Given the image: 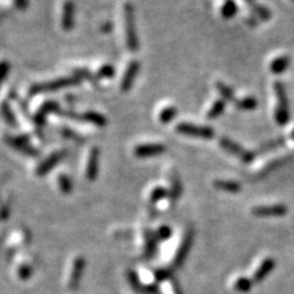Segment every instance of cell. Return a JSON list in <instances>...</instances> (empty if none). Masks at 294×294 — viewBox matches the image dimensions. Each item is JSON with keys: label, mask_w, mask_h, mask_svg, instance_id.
Masks as SVG:
<instances>
[{"label": "cell", "mask_w": 294, "mask_h": 294, "mask_svg": "<svg viewBox=\"0 0 294 294\" xmlns=\"http://www.w3.org/2000/svg\"><path fill=\"white\" fill-rule=\"evenodd\" d=\"M82 80L77 77L76 75L73 76H64L59 77V79L51 80V81L46 82H38V84H33L28 89V96H36V95L41 94H48V92H56L59 90L66 89L70 86H76V85L81 84Z\"/></svg>", "instance_id": "cell-1"}, {"label": "cell", "mask_w": 294, "mask_h": 294, "mask_svg": "<svg viewBox=\"0 0 294 294\" xmlns=\"http://www.w3.org/2000/svg\"><path fill=\"white\" fill-rule=\"evenodd\" d=\"M124 28H125V42L126 47L133 53H136L140 49V41H139L138 30L135 22V10L134 5L126 2L124 5Z\"/></svg>", "instance_id": "cell-2"}, {"label": "cell", "mask_w": 294, "mask_h": 294, "mask_svg": "<svg viewBox=\"0 0 294 294\" xmlns=\"http://www.w3.org/2000/svg\"><path fill=\"white\" fill-rule=\"evenodd\" d=\"M276 97H277V107L275 112V119L278 125H286L290 122L291 113H290V103H288L287 91L282 82L277 81L273 85Z\"/></svg>", "instance_id": "cell-3"}, {"label": "cell", "mask_w": 294, "mask_h": 294, "mask_svg": "<svg viewBox=\"0 0 294 294\" xmlns=\"http://www.w3.org/2000/svg\"><path fill=\"white\" fill-rule=\"evenodd\" d=\"M175 131L182 135L193 136V138L202 139V140H212L215 138V130L211 126L198 125V124L182 122L177 124Z\"/></svg>", "instance_id": "cell-4"}, {"label": "cell", "mask_w": 294, "mask_h": 294, "mask_svg": "<svg viewBox=\"0 0 294 294\" xmlns=\"http://www.w3.org/2000/svg\"><path fill=\"white\" fill-rule=\"evenodd\" d=\"M59 114L63 115L64 118H68V119L70 120H75V122L90 123V124H94V125L96 126H99V128H103V126H105L108 124L107 118H105L103 114H100V113L95 112V110H87V112L79 114V113L74 112V110L68 109V110H61Z\"/></svg>", "instance_id": "cell-5"}, {"label": "cell", "mask_w": 294, "mask_h": 294, "mask_svg": "<svg viewBox=\"0 0 294 294\" xmlns=\"http://www.w3.org/2000/svg\"><path fill=\"white\" fill-rule=\"evenodd\" d=\"M5 143L16 151L21 152L22 154H26V156L37 157L40 154V151L31 145L30 138L25 134H22V135H7L5 138Z\"/></svg>", "instance_id": "cell-6"}, {"label": "cell", "mask_w": 294, "mask_h": 294, "mask_svg": "<svg viewBox=\"0 0 294 294\" xmlns=\"http://www.w3.org/2000/svg\"><path fill=\"white\" fill-rule=\"evenodd\" d=\"M220 146L222 149H224V151L228 152V153L234 154V156L238 157V158L241 159L242 162H244V163H250V162L255 158L254 152L247 151V149H245L244 147H242L239 144H237L236 141L231 140V139L226 138V136L220 139Z\"/></svg>", "instance_id": "cell-7"}, {"label": "cell", "mask_w": 294, "mask_h": 294, "mask_svg": "<svg viewBox=\"0 0 294 294\" xmlns=\"http://www.w3.org/2000/svg\"><path fill=\"white\" fill-rule=\"evenodd\" d=\"M65 157V149H58V151L51 152L48 157H46V158L38 164L37 168H36V175H37V177H45L49 172L53 171V169L55 168L56 164L60 163Z\"/></svg>", "instance_id": "cell-8"}, {"label": "cell", "mask_w": 294, "mask_h": 294, "mask_svg": "<svg viewBox=\"0 0 294 294\" xmlns=\"http://www.w3.org/2000/svg\"><path fill=\"white\" fill-rule=\"evenodd\" d=\"M287 211L286 205L276 203V205L255 206L251 210V213L256 217H282L287 213Z\"/></svg>", "instance_id": "cell-9"}, {"label": "cell", "mask_w": 294, "mask_h": 294, "mask_svg": "<svg viewBox=\"0 0 294 294\" xmlns=\"http://www.w3.org/2000/svg\"><path fill=\"white\" fill-rule=\"evenodd\" d=\"M166 152V146L158 143L140 144L134 148V156L138 158H149V157L159 156Z\"/></svg>", "instance_id": "cell-10"}, {"label": "cell", "mask_w": 294, "mask_h": 294, "mask_svg": "<svg viewBox=\"0 0 294 294\" xmlns=\"http://www.w3.org/2000/svg\"><path fill=\"white\" fill-rule=\"evenodd\" d=\"M60 112L61 109L58 102H55V100H47V102L43 103L40 107V109L36 112L35 117H33V122L37 125V128H43L46 124V120H47L48 114H51V113L59 114Z\"/></svg>", "instance_id": "cell-11"}, {"label": "cell", "mask_w": 294, "mask_h": 294, "mask_svg": "<svg viewBox=\"0 0 294 294\" xmlns=\"http://www.w3.org/2000/svg\"><path fill=\"white\" fill-rule=\"evenodd\" d=\"M140 61L136 60V59H134V60H131L130 63L128 64V66H126L125 69V73L123 75L122 82H120V90H122V92L130 91L134 82H135L136 76H138L139 71H140Z\"/></svg>", "instance_id": "cell-12"}, {"label": "cell", "mask_w": 294, "mask_h": 294, "mask_svg": "<svg viewBox=\"0 0 294 294\" xmlns=\"http://www.w3.org/2000/svg\"><path fill=\"white\" fill-rule=\"evenodd\" d=\"M99 156L100 151L97 146H94L89 152L86 166V178L90 182H95L99 173Z\"/></svg>", "instance_id": "cell-13"}, {"label": "cell", "mask_w": 294, "mask_h": 294, "mask_svg": "<svg viewBox=\"0 0 294 294\" xmlns=\"http://www.w3.org/2000/svg\"><path fill=\"white\" fill-rule=\"evenodd\" d=\"M193 238H194V236H193V231H188L187 233H185L184 238H183L179 247H178L177 252H175L174 261H173L174 267H180L183 265L185 257L188 256V252H189L190 247H192Z\"/></svg>", "instance_id": "cell-14"}, {"label": "cell", "mask_w": 294, "mask_h": 294, "mask_svg": "<svg viewBox=\"0 0 294 294\" xmlns=\"http://www.w3.org/2000/svg\"><path fill=\"white\" fill-rule=\"evenodd\" d=\"M85 269V259L82 256H76L75 257L73 266H71L70 270V276H69V282L68 287L70 290H76L79 287V283L81 281L82 272H84Z\"/></svg>", "instance_id": "cell-15"}, {"label": "cell", "mask_w": 294, "mask_h": 294, "mask_svg": "<svg viewBox=\"0 0 294 294\" xmlns=\"http://www.w3.org/2000/svg\"><path fill=\"white\" fill-rule=\"evenodd\" d=\"M75 22V4L73 0H65L61 12V27L65 32H70Z\"/></svg>", "instance_id": "cell-16"}, {"label": "cell", "mask_w": 294, "mask_h": 294, "mask_svg": "<svg viewBox=\"0 0 294 294\" xmlns=\"http://www.w3.org/2000/svg\"><path fill=\"white\" fill-rule=\"evenodd\" d=\"M276 266V262L275 260L272 259V257H266V259H264L261 261V264L257 266V269L254 271V275H252V281L254 282H261L262 280H265V278L269 276V273L275 269Z\"/></svg>", "instance_id": "cell-17"}, {"label": "cell", "mask_w": 294, "mask_h": 294, "mask_svg": "<svg viewBox=\"0 0 294 294\" xmlns=\"http://www.w3.org/2000/svg\"><path fill=\"white\" fill-rule=\"evenodd\" d=\"M216 189L221 190V192L229 193V194H237L242 190L241 183L236 182V180H226V179H217L213 182Z\"/></svg>", "instance_id": "cell-18"}, {"label": "cell", "mask_w": 294, "mask_h": 294, "mask_svg": "<svg viewBox=\"0 0 294 294\" xmlns=\"http://www.w3.org/2000/svg\"><path fill=\"white\" fill-rule=\"evenodd\" d=\"M291 58L288 55L278 56V58L273 59L270 64V71L275 75H280L285 73L288 68H290Z\"/></svg>", "instance_id": "cell-19"}, {"label": "cell", "mask_w": 294, "mask_h": 294, "mask_svg": "<svg viewBox=\"0 0 294 294\" xmlns=\"http://www.w3.org/2000/svg\"><path fill=\"white\" fill-rule=\"evenodd\" d=\"M215 86H216V90H217V92L220 94L222 99H224L226 102L236 103L237 100L236 95H234L233 89H232L231 86H228L226 82H222V81L216 82Z\"/></svg>", "instance_id": "cell-20"}, {"label": "cell", "mask_w": 294, "mask_h": 294, "mask_svg": "<svg viewBox=\"0 0 294 294\" xmlns=\"http://www.w3.org/2000/svg\"><path fill=\"white\" fill-rule=\"evenodd\" d=\"M226 104L227 102L224 99H217L215 100V102L212 103V105H211V108L208 109L207 114H206V117H207V119L210 120H213V119H217V118H220L222 114H223V112L226 110Z\"/></svg>", "instance_id": "cell-21"}, {"label": "cell", "mask_w": 294, "mask_h": 294, "mask_svg": "<svg viewBox=\"0 0 294 294\" xmlns=\"http://www.w3.org/2000/svg\"><path fill=\"white\" fill-rule=\"evenodd\" d=\"M237 12H238V5H237L236 0H224L221 7L222 17L226 20L233 19Z\"/></svg>", "instance_id": "cell-22"}, {"label": "cell", "mask_w": 294, "mask_h": 294, "mask_svg": "<svg viewBox=\"0 0 294 294\" xmlns=\"http://www.w3.org/2000/svg\"><path fill=\"white\" fill-rule=\"evenodd\" d=\"M234 104H236V107L238 108L239 110H246V112H250V110L256 109L257 99L252 96H246V97L237 99Z\"/></svg>", "instance_id": "cell-23"}, {"label": "cell", "mask_w": 294, "mask_h": 294, "mask_svg": "<svg viewBox=\"0 0 294 294\" xmlns=\"http://www.w3.org/2000/svg\"><path fill=\"white\" fill-rule=\"evenodd\" d=\"M180 194H182V183H180L179 177L178 174H173L171 179V189H169V200L172 203H174L175 201H178Z\"/></svg>", "instance_id": "cell-24"}, {"label": "cell", "mask_w": 294, "mask_h": 294, "mask_svg": "<svg viewBox=\"0 0 294 294\" xmlns=\"http://www.w3.org/2000/svg\"><path fill=\"white\" fill-rule=\"evenodd\" d=\"M1 114L4 120L6 122L7 125H10L11 128H16L17 126V119L15 115L14 110L11 109V105L7 102H2L1 104Z\"/></svg>", "instance_id": "cell-25"}, {"label": "cell", "mask_w": 294, "mask_h": 294, "mask_svg": "<svg viewBox=\"0 0 294 294\" xmlns=\"http://www.w3.org/2000/svg\"><path fill=\"white\" fill-rule=\"evenodd\" d=\"M178 115V109L174 105H167L159 112V122L162 124H169L174 120V118Z\"/></svg>", "instance_id": "cell-26"}, {"label": "cell", "mask_w": 294, "mask_h": 294, "mask_svg": "<svg viewBox=\"0 0 294 294\" xmlns=\"http://www.w3.org/2000/svg\"><path fill=\"white\" fill-rule=\"evenodd\" d=\"M167 197H169V190H167L163 187H154L152 192L149 193V202L152 205H156L159 201L164 200Z\"/></svg>", "instance_id": "cell-27"}, {"label": "cell", "mask_w": 294, "mask_h": 294, "mask_svg": "<svg viewBox=\"0 0 294 294\" xmlns=\"http://www.w3.org/2000/svg\"><path fill=\"white\" fill-rule=\"evenodd\" d=\"M58 185L63 194L69 195L73 193V182H71L70 177L65 173H61L58 175Z\"/></svg>", "instance_id": "cell-28"}, {"label": "cell", "mask_w": 294, "mask_h": 294, "mask_svg": "<svg viewBox=\"0 0 294 294\" xmlns=\"http://www.w3.org/2000/svg\"><path fill=\"white\" fill-rule=\"evenodd\" d=\"M74 75H76V76L80 77L81 80H87V81L91 82L94 86H99V79L97 77V75L91 73L89 69H75Z\"/></svg>", "instance_id": "cell-29"}, {"label": "cell", "mask_w": 294, "mask_h": 294, "mask_svg": "<svg viewBox=\"0 0 294 294\" xmlns=\"http://www.w3.org/2000/svg\"><path fill=\"white\" fill-rule=\"evenodd\" d=\"M144 234H145L146 254L148 255V256H151V255L154 252V249H156V241H157L156 234H154L152 231H149V229H145Z\"/></svg>", "instance_id": "cell-30"}, {"label": "cell", "mask_w": 294, "mask_h": 294, "mask_svg": "<svg viewBox=\"0 0 294 294\" xmlns=\"http://www.w3.org/2000/svg\"><path fill=\"white\" fill-rule=\"evenodd\" d=\"M97 77L99 80L102 79H112L115 75V69L112 64H103L102 66H99V69L97 70Z\"/></svg>", "instance_id": "cell-31"}, {"label": "cell", "mask_w": 294, "mask_h": 294, "mask_svg": "<svg viewBox=\"0 0 294 294\" xmlns=\"http://www.w3.org/2000/svg\"><path fill=\"white\" fill-rule=\"evenodd\" d=\"M251 7L255 16L261 20V21H267V20L271 19V11L266 6H262V5L259 4H252Z\"/></svg>", "instance_id": "cell-32"}, {"label": "cell", "mask_w": 294, "mask_h": 294, "mask_svg": "<svg viewBox=\"0 0 294 294\" xmlns=\"http://www.w3.org/2000/svg\"><path fill=\"white\" fill-rule=\"evenodd\" d=\"M251 281L249 280V278H245V277H239L237 278L236 282H234V290L237 291V292H241V293H246L249 292L250 288H251Z\"/></svg>", "instance_id": "cell-33"}, {"label": "cell", "mask_w": 294, "mask_h": 294, "mask_svg": "<svg viewBox=\"0 0 294 294\" xmlns=\"http://www.w3.org/2000/svg\"><path fill=\"white\" fill-rule=\"evenodd\" d=\"M61 135H63L64 138L76 141V143H84V138H82L80 134L75 133L74 130H71V129L69 128H64L63 130H61Z\"/></svg>", "instance_id": "cell-34"}, {"label": "cell", "mask_w": 294, "mask_h": 294, "mask_svg": "<svg viewBox=\"0 0 294 294\" xmlns=\"http://www.w3.org/2000/svg\"><path fill=\"white\" fill-rule=\"evenodd\" d=\"M154 234H156V238L159 241H166L172 236V229L168 226H161Z\"/></svg>", "instance_id": "cell-35"}, {"label": "cell", "mask_w": 294, "mask_h": 294, "mask_svg": "<svg viewBox=\"0 0 294 294\" xmlns=\"http://www.w3.org/2000/svg\"><path fill=\"white\" fill-rule=\"evenodd\" d=\"M31 273H32V269L28 265H21L17 270V275L21 280H27L28 277H31Z\"/></svg>", "instance_id": "cell-36"}, {"label": "cell", "mask_w": 294, "mask_h": 294, "mask_svg": "<svg viewBox=\"0 0 294 294\" xmlns=\"http://www.w3.org/2000/svg\"><path fill=\"white\" fill-rule=\"evenodd\" d=\"M0 71H1V74H0L1 80L2 81H5L7 77V74L10 73V64L7 63L6 60H2L1 64H0Z\"/></svg>", "instance_id": "cell-37"}, {"label": "cell", "mask_w": 294, "mask_h": 294, "mask_svg": "<svg viewBox=\"0 0 294 294\" xmlns=\"http://www.w3.org/2000/svg\"><path fill=\"white\" fill-rule=\"evenodd\" d=\"M14 2L15 6L19 10H21V11H24L28 7V0H14Z\"/></svg>", "instance_id": "cell-38"}, {"label": "cell", "mask_w": 294, "mask_h": 294, "mask_svg": "<svg viewBox=\"0 0 294 294\" xmlns=\"http://www.w3.org/2000/svg\"><path fill=\"white\" fill-rule=\"evenodd\" d=\"M112 28H113L112 22H105V24L100 26V31H102L103 33H110L112 32Z\"/></svg>", "instance_id": "cell-39"}, {"label": "cell", "mask_w": 294, "mask_h": 294, "mask_svg": "<svg viewBox=\"0 0 294 294\" xmlns=\"http://www.w3.org/2000/svg\"><path fill=\"white\" fill-rule=\"evenodd\" d=\"M9 211H10L9 206H6V205H4V206H2V210H1L2 221H5V220H6V218H7V216H9Z\"/></svg>", "instance_id": "cell-40"}, {"label": "cell", "mask_w": 294, "mask_h": 294, "mask_svg": "<svg viewBox=\"0 0 294 294\" xmlns=\"http://www.w3.org/2000/svg\"><path fill=\"white\" fill-rule=\"evenodd\" d=\"M246 1H247V2H252V0H246Z\"/></svg>", "instance_id": "cell-41"}, {"label": "cell", "mask_w": 294, "mask_h": 294, "mask_svg": "<svg viewBox=\"0 0 294 294\" xmlns=\"http://www.w3.org/2000/svg\"><path fill=\"white\" fill-rule=\"evenodd\" d=\"M293 139H294V131H293Z\"/></svg>", "instance_id": "cell-42"}, {"label": "cell", "mask_w": 294, "mask_h": 294, "mask_svg": "<svg viewBox=\"0 0 294 294\" xmlns=\"http://www.w3.org/2000/svg\"><path fill=\"white\" fill-rule=\"evenodd\" d=\"M293 1H294V0H293Z\"/></svg>", "instance_id": "cell-43"}]
</instances>
